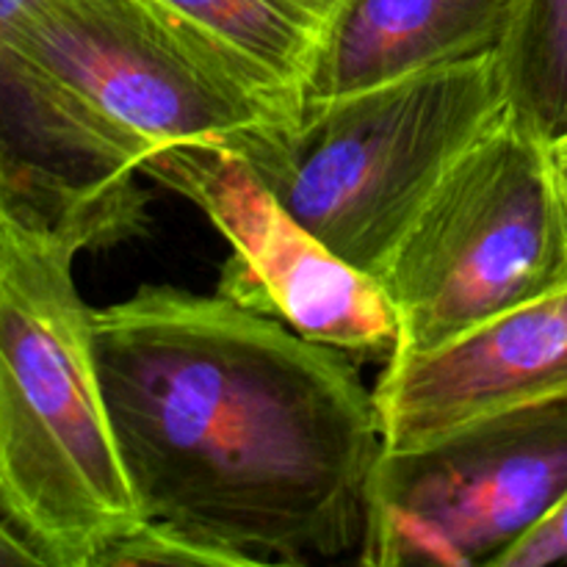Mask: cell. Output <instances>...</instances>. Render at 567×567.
<instances>
[{"label": "cell", "instance_id": "8992f818", "mask_svg": "<svg viewBox=\"0 0 567 567\" xmlns=\"http://www.w3.org/2000/svg\"><path fill=\"white\" fill-rule=\"evenodd\" d=\"M567 498V404L382 449L354 563L493 567Z\"/></svg>", "mask_w": 567, "mask_h": 567}, {"label": "cell", "instance_id": "2e32d148", "mask_svg": "<svg viewBox=\"0 0 567 567\" xmlns=\"http://www.w3.org/2000/svg\"><path fill=\"white\" fill-rule=\"evenodd\" d=\"M548 161H551L554 186H557L559 205H563L565 227H567V133L565 136L548 142Z\"/></svg>", "mask_w": 567, "mask_h": 567}, {"label": "cell", "instance_id": "9a60e30c", "mask_svg": "<svg viewBox=\"0 0 567 567\" xmlns=\"http://www.w3.org/2000/svg\"><path fill=\"white\" fill-rule=\"evenodd\" d=\"M0 567H42L37 554L0 520Z\"/></svg>", "mask_w": 567, "mask_h": 567}, {"label": "cell", "instance_id": "ba28073f", "mask_svg": "<svg viewBox=\"0 0 567 567\" xmlns=\"http://www.w3.org/2000/svg\"><path fill=\"white\" fill-rule=\"evenodd\" d=\"M374 399L385 449L567 404V280L443 347L391 358Z\"/></svg>", "mask_w": 567, "mask_h": 567}, {"label": "cell", "instance_id": "9c48e42d", "mask_svg": "<svg viewBox=\"0 0 567 567\" xmlns=\"http://www.w3.org/2000/svg\"><path fill=\"white\" fill-rule=\"evenodd\" d=\"M269 122L308 105L319 61L352 0H147Z\"/></svg>", "mask_w": 567, "mask_h": 567}, {"label": "cell", "instance_id": "7a4b0ae2", "mask_svg": "<svg viewBox=\"0 0 567 567\" xmlns=\"http://www.w3.org/2000/svg\"><path fill=\"white\" fill-rule=\"evenodd\" d=\"M125 205L0 221V520L42 567H100L147 524L122 463L75 258Z\"/></svg>", "mask_w": 567, "mask_h": 567}, {"label": "cell", "instance_id": "5b68a950", "mask_svg": "<svg viewBox=\"0 0 567 567\" xmlns=\"http://www.w3.org/2000/svg\"><path fill=\"white\" fill-rule=\"evenodd\" d=\"M396 354H421L567 280L548 142L504 109L443 175L377 275Z\"/></svg>", "mask_w": 567, "mask_h": 567}, {"label": "cell", "instance_id": "7c38bea8", "mask_svg": "<svg viewBox=\"0 0 567 567\" xmlns=\"http://www.w3.org/2000/svg\"><path fill=\"white\" fill-rule=\"evenodd\" d=\"M142 565H192V567H241L236 557L208 546L197 537L166 524L138 526L127 537H122L103 557L100 567H142Z\"/></svg>", "mask_w": 567, "mask_h": 567}, {"label": "cell", "instance_id": "5bb4252c", "mask_svg": "<svg viewBox=\"0 0 567 567\" xmlns=\"http://www.w3.org/2000/svg\"><path fill=\"white\" fill-rule=\"evenodd\" d=\"M567 565V498L537 526L535 532L515 543L493 567H548Z\"/></svg>", "mask_w": 567, "mask_h": 567}, {"label": "cell", "instance_id": "4fadbf2b", "mask_svg": "<svg viewBox=\"0 0 567 567\" xmlns=\"http://www.w3.org/2000/svg\"><path fill=\"white\" fill-rule=\"evenodd\" d=\"M44 0H0V150L9 158L17 181H20L22 194H28L25 169H22V150H20V122H17L14 89H11L9 72V48L14 42L17 31L25 25L28 17L42 6Z\"/></svg>", "mask_w": 567, "mask_h": 567}, {"label": "cell", "instance_id": "e0dca14e", "mask_svg": "<svg viewBox=\"0 0 567 567\" xmlns=\"http://www.w3.org/2000/svg\"><path fill=\"white\" fill-rule=\"evenodd\" d=\"M17 203H25V194H22V186L20 181H17L14 169H11L9 158H6L3 150H0V221H3V216L9 214Z\"/></svg>", "mask_w": 567, "mask_h": 567}, {"label": "cell", "instance_id": "30bf717a", "mask_svg": "<svg viewBox=\"0 0 567 567\" xmlns=\"http://www.w3.org/2000/svg\"><path fill=\"white\" fill-rule=\"evenodd\" d=\"M518 0H352L319 61L310 100L496 53Z\"/></svg>", "mask_w": 567, "mask_h": 567}, {"label": "cell", "instance_id": "3957f363", "mask_svg": "<svg viewBox=\"0 0 567 567\" xmlns=\"http://www.w3.org/2000/svg\"><path fill=\"white\" fill-rule=\"evenodd\" d=\"M31 197L70 210L164 150L269 122L147 0H44L9 48Z\"/></svg>", "mask_w": 567, "mask_h": 567}, {"label": "cell", "instance_id": "277c9868", "mask_svg": "<svg viewBox=\"0 0 567 567\" xmlns=\"http://www.w3.org/2000/svg\"><path fill=\"white\" fill-rule=\"evenodd\" d=\"M507 109L496 53L430 66L338 97L291 122H258L227 147L332 252L377 277L454 161Z\"/></svg>", "mask_w": 567, "mask_h": 567}, {"label": "cell", "instance_id": "52a82bcc", "mask_svg": "<svg viewBox=\"0 0 567 567\" xmlns=\"http://www.w3.org/2000/svg\"><path fill=\"white\" fill-rule=\"evenodd\" d=\"M142 175L203 210L230 244L216 288L221 297L358 363L393 358L396 313L380 280L332 252L244 155L221 142L175 144Z\"/></svg>", "mask_w": 567, "mask_h": 567}, {"label": "cell", "instance_id": "6da1fadb", "mask_svg": "<svg viewBox=\"0 0 567 567\" xmlns=\"http://www.w3.org/2000/svg\"><path fill=\"white\" fill-rule=\"evenodd\" d=\"M92 332L147 520L238 565L358 559L385 449L358 360L219 291L175 286L94 308Z\"/></svg>", "mask_w": 567, "mask_h": 567}, {"label": "cell", "instance_id": "8fae6325", "mask_svg": "<svg viewBox=\"0 0 567 567\" xmlns=\"http://www.w3.org/2000/svg\"><path fill=\"white\" fill-rule=\"evenodd\" d=\"M507 105L546 142L567 133V0H518L496 50Z\"/></svg>", "mask_w": 567, "mask_h": 567}]
</instances>
